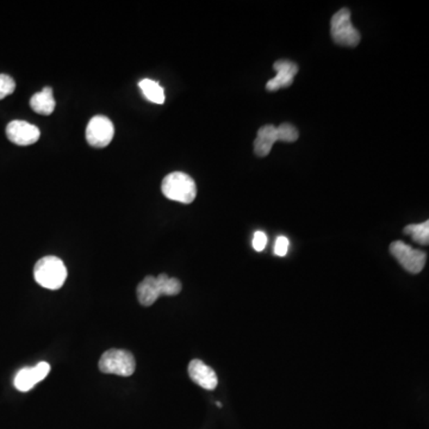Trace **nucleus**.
<instances>
[{"label": "nucleus", "instance_id": "nucleus-18", "mask_svg": "<svg viewBox=\"0 0 429 429\" xmlns=\"http://www.w3.org/2000/svg\"><path fill=\"white\" fill-rule=\"evenodd\" d=\"M16 90V82L8 74H0V99L12 95Z\"/></svg>", "mask_w": 429, "mask_h": 429}, {"label": "nucleus", "instance_id": "nucleus-17", "mask_svg": "<svg viewBox=\"0 0 429 429\" xmlns=\"http://www.w3.org/2000/svg\"><path fill=\"white\" fill-rule=\"evenodd\" d=\"M278 131L279 141L282 142H295L298 138V130L295 125L290 123H283L277 128Z\"/></svg>", "mask_w": 429, "mask_h": 429}, {"label": "nucleus", "instance_id": "nucleus-12", "mask_svg": "<svg viewBox=\"0 0 429 429\" xmlns=\"http://www.w3.org/2000/svg\"><path fill=\"white\" fill-rule=\"evenodd\" d=\"M163 296L161 286L156 277L148 275L138 284V298L143 307L154 304L159 297Z\"/></svg>", "mask_w": 429, "mask_h": 429}, {"label": "nucleus", "instance_id": "nucleus-15", "mask_svg": "<svg viewBox=\"0 0 429 429\" xmlns=\"http://www.w3.org/2000/svg\"><path fill=\"white\" fill-rule=\"evenodd\" d=\"M404 234L412 237L419 245L427 246L429 242V221L420 224H409L403 229Z\"/></svg>", "mask_w": 429, "mask_h": 429}, {"label": "nucleus", "instance_id": "nucleus-11", "mask_svg": "<svg viewBox=\"0 0 429 429\" xmlns=\"http://www.w3.org/2000/svg\"><path fill=\"white\" fill-rule=\"evenodd\" d=\"M277 141H279L278 131H277V128H275V125H264V127L259 129L257 138L254 141V152H255V154L257 156H260V158H264V156L270 154L272 147Z\"/></svg>", "mask_w": 429, "mask_h": 429}, {"label": "nucleus", "instance_id": "nucleus-6", "mask_svg": "<svg viewBox=\"0 0 429 429\" xmlns=\"http://www.w3.org/2000/svg\"><path fill=\"white\" fill-rule=\"evenodd\" d=\"M115 128L111 120L105 116L92 117L86 128V140L95 148L109 146L113 138Z\"/></svg>", "mask_w": 429, "mask_h": 429}, {"label": "nucleus", "instance_id": "nucleus-10", "mask_svg": "<svg viewBox=\"0 0 429 429\" xmlns=\"http://www.w3.org/2000/svg\"><path fill=\"white\" fill-rule=\"evenodd\" d=\"M190 378L206 390H214L219 384V378L210 366L199 359H193L189 365Z\"/></svg>", "mask_w": 429, "mask_h": 429}, {"label": "nucleus", "instance_id": "nucleus-9", "mask_svg": "<svg viewBox=\"0 0 429 429\" xmlns=\"http://www.w3.org/2000/svg\"><path fill=\"white\" fill-rule=\"evenodd\" d=\"M273 69L277 72V75L266 84V90L270 92H275V91L291 86L293 77L298 72V66L295 62L289 60L277 61L273 64Z\"/></svg>", "mask_w": 429, "mask_h": 429}, {"label": "nucleus", "instance_id": "nucleus-3", "mask_svg": "<svg viewBox=\"0 0 429 429\" xmlns=\"http://www.w3.org/2000/svg\"><path fill=\"white\" fill-rule=\"evenodd\" d=\"M136 361L131 353L125 349H109L99 360V369L103 374L129 377L135 372Z\"/></svg>", "mask_w": 429, "mask_h": 429}, {"label": "nucleus", "instance_id": "nucleus-1", "mask_svg": "<svg viewBox=\"0 0 429 429\" xmlns=\"http://www.w3.org/2000/svg\"><path fill=\"white\" fill-rule=\"evenodd\" d=\"M35 280L42 288L59 290L67 278V268L60 257L54 255L39 259L34 268Z\"/></svg>", "mask_w": 429, "mask_h": 429}, {"label": "nucleus", "instance_id": "nucleus-16", "mask_svg": "<svg viewBox=\"0 0 429 429\" xmlns=\"http://www.w3.org/2000/svg\"><path fill=\"white\" fill-rule=\"evenodd\" d=\"M156 278H158L160 285H161L163 296H176L181 291L183 286H181L179 279L171 278L166 273H161Z\"/></svg>", "mask_w": 429, "mask_h": 429}, {"label": "nucleus", "instance_id": "nucleus-5", "mask_svg": "<svg viewBox=\"0 0 429 429\" xmlns=\"http://www.w3.org/2000/svg\"><path fill=\"white\" fill-rule=\"evenodd\" d=\"M390 253L402 265L404 270L412 275L420 273L425 268L427 254L412 246L404 244L403 241H394L390 245Z\"/></svg>", "mask_w": 429, "mask_h": 429}, {"label": "nucleus", "instance_id": "nucleus-2", "mask_svg": "<svg viewBox=\"0 0 429 429\" xmlns=\"http://www.w3.org/2000/svg\"><path fill=\"white\" fill-rule=\"evenodd\" d=\"M161 191L165 197L183 204L192 203L197 196L196 183L189 174L183 172H173L165 176Z\"/></svg>", "mask_w": 429, "mask_h": 429}, {"label": "nucleus", "instance_id": "nucleus-8", "mask_svg": "<svg viewBox=\"0 0 429 429\" xmlns=\"http://www.w3.org/2000/svg\"><path fill=\"white\" fill-rule=\"evenodd\" d=\"M49 372H51V365L46 361H42L36 365L35 367L21 369L16 374L13 383L17 390L26 392V391L31 390L37 383L42 382Z\"/></svg>", "mask_w": 429, "mask_h": 429}, {"label": "nucleus", "instance_id": "nucleus-14", "mask_svg": "<svg viewBox=\"0 0 429 429\" xmlns=\"http://www.w3.org/2000/svg\"><path fill=\"white\" fill-rule=\"evenodd\" d=\"M138 87L141 89L143 95L152 103H165V91L160 86L159 82L150 80V79H143L138 82Z\"/></svg>", "mask_w": 429, "mask_h": 429}, {"label": "nucleus", "instance_id": "nucleus-4", "mask_svg": "<svg viewBox=\"0 0 429 429\" xmlns=\"http://www.w3.org/2000/svg\"><path fill=\"white\" fill-rule=\"evenodd\" d=\"M331 34L334 42L345 47H356L360 42V33L351 21V11L341 9L335 13L331 21Z\"/></svg>", "mask_w": 429, "mask_h": 429}, {"label": "nucleus", "instance_id": "nucleus-19", "mask_svg": "<svg viewBox=\"0 0 429 429\" xmlns=\"http://www.w3.org/2000/svg\"><path fill=\"white\" fill-rule=\"evenodd\" d=\"M289 245H290V242H289L288 237H285V236H279L277 241H275V255H278V257H285L286 253H288Z\"/></svg>", "mask_w": 429, "mask_h": 429}, {"label": "nucleus", "instance_id": "nucleus-20", "mask_svg": "<svg viewBox=\"0 0 429 429\" xmlns=\"http://www.w3.org/2000/svg\"><path fill=\"white\" fill-rule=\"evenodd\" d=\"M253 248L257 252H262L267 245V236L265 232H257L254 234L253 241H252Z\"/></svg>", "mask_w": 429, "mask_h": 429}, {"label": "nucleus", "instance_id": "nucleus-7", "mask_svg": "<svg viewBox=\"0 0 429 429\" xmlns=\"http://www.w3.org/2000/svg\"><path fill=\"white\" fill-rule=\"evenodd\" d=\"M6 136L17 146H30L39 141L41 131L26 120H12L6 127Z\"/></svg>", "mask_w": 429, "mask_h": 429}, {"label": "nucleus", "instance_id": "nucleus-13", "mask_svg": "<svg viewBox=\"0 0 429 429\" xmlns=\"http://www.w3.org/2000/svg\"><path fill=\"white\" fill-rule=\"evenodd\" d=\"M55 99L53 95L52 87H44L42 91L35 93L30 99V107L36 113L49 116L55 110Z\"/></svg>", "mask_w": 429, "mask_h": 429}]
</instances>
